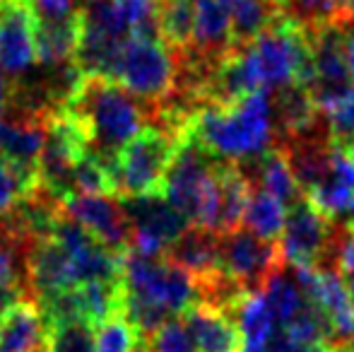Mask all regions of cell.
<instances>
[{"label":"cell","instance_id":"obj_1","mask_svg":"<svg viewBox=\"0 0 354 352\" xmlns=\"http://www.w3.org/2000/svg\"><path fill=\"white\" fill-rule=\"evenodd\" d=\"M181 138L193 140L217 160L236 165L258 160L277 142L270 92L258 89L234 104H203L183 126Z\"/></svg>","mask_w":354,"mask_h":352},{"label":"cell","instance_id":"obj_2","mask_svg":"<svg viewBox=\"0 0 354 352\" xmlns=\"http://www.w3.org/2000/svg\"><path fill=\"white\" fill-rule=\"evenodd\" d=\"M123 314L142 335H149L171 316H181L201 302L198 280L167 254L142 256L126 251L121 270Z\"/></svg>","mask_w":354,"mask_h":352},{"label":"cell","instance_id":"obj_3","mask_svg":"<svg viewBox=\"0 0 354 352\" xmlns=\"http://www.w3.org/2000/svg\"><path fill=\"white\" fill-rule=\"evenodd\" d=\"M66 109L82 123L89 152L102 157L109 167L121 147L149 126L147 104L102 75H84L66 102Z\"/></svg>","mask_w":354,"mask_h":352},{"label":"cell","instance_id":"obj_4","mask_svg":"<svg viewBox=\"0 0 354 352\" xmlns=\"http://www.w3.org/2000/svg\"><path fill=\"white\" fill-rule=\"evenodd\" d=\"M258 71L263 89L282 85H304L313 80L311 37L304 22L282 12L253 41L243 46Z\"/></svg>","mask_w":354,"mask_h":352},{"label":"cell","instance_id":"obj_5","mask_svg":"<svg viewBox=\"0 0 354 352\" xmlns=\"http://www.w3.org/2000/svg\"><path fill=\"white\" fill-rule=\"evenodd\" d=\"M217 157L207 155L193 140L181 138L178 150L162 183V193L193 227H212L217 201Z\"/></svg>","mask_w":354,"mask_h":352},{"label":"cell","instance_id":"obj_6","mask_svg":"<svg viewBox=\"0 0 354 352\" xmlns=\"http://www.w3.org/2000/svg\"><path fill=\"white\" fill-rule=\"evenodd\" d=\"M178 53L162 39H128L111 80L147 106L167 102L178 87Z\"/></svg>","mask_w":354,"mask_h":352},{"label":"cell","instance_id":"obj_7","mask_svg":"<svg viewBox=\"0 0 354 352\" xmlns=\"http://www.w3.org/2000/svg\"><path fill=\"white\" fill-rule=\"evenodd\" d=\"M178 150V138L157 126H145L133 136L111 165L116 196L162 193V183Z\"/></svg>","mask_w":354,"mask_h":352},{"label":"cell","instance_id":"obj_8","mask_svg":"<svg viewBox=\"0 0 354 352\" xmlns=\"http://www.w3.org/2000/svg\"><path fill=\"white\" fill-rule=\"evenodd\" d=\"M280 241H266L246 227L219 234V270L243 292H263L284 270Z\"/></svg>","mask_w":354,"mask_h":352},{"label":"cell","instance_id":"obj_9","mask_svg":"<svg viewBox=\"0 0 354 352\" xmlns=\"http://www.w3.org/2000/svg\"><path fill=\"white\" fill-rule=\"evenodd\" d=\"M340 234L335 220L326 217L306 196L287 207L282 232L284 263L292 268H328Z\"/></svg>","mask_w":354,"mask_h":352},{"label":"cell","instance_id":"obj_10","mask_svg":"<svg viewBox=\"0 0 354 352\" xmlns=\"http://www.w3.org/2000/svg\"><path fill=\"white\" fill-rule=\"evenodd\" d=\"M123 212L131 227V246L142 256H164L167 249L186 232L188 220L164 198V193L123 196Z\"/></svg>","mask_w":354,"mask_h":352},{"label":"cell","instance_id":"obj_11","mask_svg":"<svg viewBox=\"0 0 354 352\" xmlns=\"http://www.w3.org/2000/svg\"><path fill=\"white\" fill-rule=\"evenodd\" d=\"M306 29L313 51V80L308 92L313 94L318 109L326 113L342 94L354 87L345 61V24L321 22L306 24Z\"/></svg>","mask_w":354,"mask_h":352},{"label":"cell","instance_id":"obj_12","mask_svg":"<svg viewBox=\"0 0 354 352\" xmlns=\"http://www.w3.org/2000/svg\"><path fill=\"white\" fill-rule=\"evenodd\" d=\"M304 295L323 311L333 331V350L354 338V299L345 280L333 268H294Z\"/></svg>","mask_w":354,"mask_h":352},{"label":"cell","instance_id":"obj_13","mask_svg":"<svg viewBox=\"0 0 354 352\" xmlns=\"http://www.w3.org/2000/svg\"><path fill=\"white\" fill-rule=\"evenodd\" d=\"M61 210L109 249L126 254L131 246V227L121 198L106 193H71L61 201Z\"/></svg>","mask_w":354,"mask_h":352},{"label":"cell","instance_id":"obj_14","mask_svg":"<svg viewBox=\"0 0 354 352\" xmlns=\"http://www.w3.org/2000/svg\"><path fill=\"white\" fill-rule=\"evenodd\" d=\"M37 63L34 48V15L27 0L0 3V71L10 77L27 75Z\"/></svg>","mask_w":354,"mask_h":352},{"label":"cell","instance_id":"obj_15","mask_svg":"<svg viewBox=\"0 0 354 352\" xmlns=\"http://www.w3.org/2000/svg\"><path fill=\"white\" fill-rule=\"evenodd\" d=\"M270 92V111H272V126H275L277 140L287 138H301L308 133L323 131L326 116L318 109L313 94L304 85H282Z\"/></svg>","mask_w":354,"mask_h":352},{"label":"cell","instance_id":"obj_16","mask_svg":"<svg viewBox=\"0 0 354 352\" xmlns=\"http://www.w3.org/2000/svg\"><path fill=\"white\" fill-rule=\"evenodd\" d=\"M27 285L32 299L46 297L51 292L75 287V270L68 251L53 237L39 239L27 251Z\"/></svg>","mask_w":354,"mask_h":352},{"label":"cell","instance_id":"obj_17","mask_svg":"<svg viewBox=\"0 0 354 352\" xmlns=\"http://www.w3.org/2000/svg\"><path fill=\"white\" fill-rule=\"evenodd\" d=\"M214 176H217V201H214L210 232L229 234L243 225V215H246L248 201L253 193V181L241 165L227 160H217Z\"/></svg>","mask_w":354,"mask_h":352},{"label":"cell","instance_id":"obj_18","mask_svg":"<svg viewBox=\"0 0 354 352\" xmlns=\"http://www.w3.org/2000/svg\"><path fill=\"white\" fill-rule=\"evenodd\" d=\"M48 116L32 113H12L10 118H0V157L12 165L39 174V157L46 142Z\"/></svg>","mask_w":354,"mask_h":352},{"label":"cell","instance_id":"obj_19","mask_svg":"<svg viewBox=\"0 0 354 352\" xmlns=\"http://www.w3.org/2000/svg\"><path fill=\"white\" fill-rule=\"evenodd\" d=\"M181 316L196 340L198 352H243L241 333L224 309L210 302H196Z\"/></svg>","mask_w":354,"mask_h":352},{"label":"cell","instance_id":"obj_20","mask_svg":"<svg viewBox=\"0 0 354 352\" xmlns=\"http://www.w3.org/2000/svg\"><path fill=\"white\" fill-rule=\"evenodd\" d=\"M241 333L243 352H266L275 338V319L263 292H239L224 306Z\"/></svg>","mask_w":354,"mask_h":352},{"label":"cell","instance_id":"obj_21","mask_svg":"<svg viewBox=\"0 0 354 352\" xmlns=\"http://www.w3.org/2000/svg\"><path fill=\"white\" fill-rule=\"evenodd\" d=\"M46 321L34 299H19L0 316V352H44Z\"/></svg>","mask_w":354,"mask_h":352},{"label":"cell","instance_id":"obj_22","mask_svg":"<svg viewBox=\"0 0 354 352\" xmlns=\"http://www.w3.org/2000/svg\"><path fill=\"white\" fill-rule=\"evenodd\" d=\"M167 256L186 268L198 282L219 272V234L205 227H186L181 237L167 249Z\"/></svg>","mask_w":354,"mask_h":352},{"label":"cell","instance_id":"obj_23","mask_svg":"<svg viewBox=\"0 0 354 352\" xmlns=\"http://www.w3.org/2000/svg\"><path fill=\"white\" fill-rule=\"evenodd\" d=\"M80 41V12L68 19H34V48L39 66H66L75 61Z\"/></svg>","mask_w":354,"mask_h":352},{"label":"cell","instance_id":"obj_24","mask_svg":"<svg viewBox=\"0 0 354 352\" xmlns=\"http://www.w3.org/2000/svg\"><path fill=\"white\" fill-rule=\"evenodd\" d=\"M241 167L246 169V174L251 176V181L256 178L263 191L280 198L287 207L294 205L299 198H304V191H301V186H299L297 176H294L292 165H289L287 155H284V150L277 142L270 150L263 152L258 160L248 162V165H241Z\"/></svg>","mask_w":354,"mask_h":352},{"label":"cell","instance_id":"obj_25","mask_svg":"<svg viewBox=\"0 0 354 352\" xmlns=\"http://www.w3.org/2000/svg\"><path fill=\"white\" fill-rule=\"evenodd\" d=\"M232 19L234 46H246L284 12L277 0H219Z\"/></svg>","mask_w":354,"mask_h":352},{"label":"cell","instance_id":"obj_26","mask_svg":"<svg viewBox=\"0 0 354 352\" xmlns=\"http://www.w3.org/2000/svg\"><path fill=\"white\" fill-rule=\"evenodd\" d=\"M284 217H287V205L268 191H253L248 201L243 225L248 232L266 241H280L284 232Z\"/></svg>","mask_w":354,"mask_h":352},{"label":"cell","instance_id":"obj_27","mask_svg":"<svg viewBox=\"0 0 354 352\" xmlns=\"http://www.w3.org/2000/svg\"><path fill=\"white\" fill-rule=\"evenodd\" d=\"M196 24V0H159V37L174 51H188Z\"/></svg>","mask_w":354,"mask_h":352},{"label":"cell","instance_id":"obj_28","mask_svg":"<svg viewBox=\"0 0 354 352\" xmlns=\"http://www.w3.org/2000/svg\"><path fill=\"white\" fill-rule=\"evenodd\" d=\"M27 241L15 237L0 225V287H10V290H19L24 297L32 299L27 285Z\"/></svg>","mask_w":354,"mask_h":352},{"label":"cell","instance_id":"obj_29","mask_svg":"<svg viewBox=\"0 0 354 352\" xmlns=\"http://www.w3.org/2000/svg\"><path fill=\"white\" fill-rule=\"evenodd\" d=\"M94 352H145V335L121 311L94 326Z\"/></svg>","mask_w":354,"mask_h":352},{"label":"cell","instance_id":"obj_30","mask_svg":"<svg viewBox=\"0 0 354 352\" xmlns=\"http://www.w3.org/2000/svg\"><path fill=\"white\" fill-rule=\"evenodd\" d=\"M111 5L131 39H162L159 0H111Z\"/></svg>","mask_w":354,"mask_h":352},{"label":"cell","instance_id":"obj_31","mask_svg":"<svg viewBox=\"0 0 354 352\" xmlns=\"http://www.w3.org/2000/svg\"><path fill=\"white\" fill-rule=\"evenodd\" d=\"M39 188V174L12 165L0 157V220L8 217L22 201Z\"/></svg>","mask_w":354,"mask_h":352},{"label":"cell","instance_id":"obj_32","mask_svg":"<svg viewBox=\"0 0 354 352\" xmlns=\"http://www.w3.org/2000/svg\"><path fill=\"white\" fill-rule=\"evenodd\" d=\"M263 297H266L268 306L272 311V319H275V326H287L299 311L306 306V295L299 287V282H292L282 275H275L263 290Z\"/></svg>","mask_w":354,"mask_h":352},{"label":"cell","instance_id":"obj_33","mask_svg":"<svg viewBox=\"0 0 354 352\" xmlns=\"http://www.w3.org/2000/svg\"><path fill=\"white\" fill-rule=\"evenodd\" d=\"M73 193H106V196H116L111 167L102 157H97L94 152L87 150L73 167Z\"/></svg>","mask_w":354,"mask_h":352},{"label":"cell","instance_id":"obj_34","mask_svg":"<svg viewBox=\"0 0 354 352\" xmlns=\"http://www.w3.org/2000/svg\"><path fill=\"white\" fill-rule=\"evenodd\" d=\"M44 352H94V326L84 319L46 326Z\"/></svg>","mask_w":354,"mask_h":352},{"label":"cell","instance_id":"obj_35","mask_svg":"<svg viewBox=\"0 0 354 352\" xmlns=\"http://www.w3.org/2000/svg\"><path fill=\"white\" fill-rule=\"evenodd\" d=\"M145 352H198L183 316H171L145 335Z\"/></svg>","mask_w":354,"mask_h":352},{"label":"cell","instance_id":"obj_36","mask_svg":"<svg viewBox=\"0 0 354 352\" xmlns=\"http://www.w3.org/2000/svg\"><path fill=\"white\" fill-rule=\"evenodd\" d=\"M323 116H326L328 133L335 142H347L354 138V87L342 94Z\"/></svg>","mask_w":354,"mask_h":352},{"label":"cell","instance_id":"obj_37","mask_svg":"<svg viewBox=\"0 0 354 352\" xmlns=\"http://www.w3.org/2000/svg\"><path fill=\"white\" fill-rule=\"evenodd\" d=\"M34 19H68L80 12L75 0H27Z\"/></svg>","mask_w":354,"mask_h":352},{"label":"cell","instance_id":"obj_38","mask_svg":"<svg viewBox=\"0 0 354 352\" xmlns=\"http://www.w3.org/2000/svg\"><path fill=\"white\" fill-rule=\"evenodd\" d=\"M266 352H333L328 345H301V343H292L287 338H277L272 340L270 345L266 348Z\"/></svg>","mask_w":354,"mask_h":352},{"label":"cell","instance_id":"obj_39","mask_svg":"<svg viewBox=\"0 0 354 352\" xmlns=\"http://www.w3.org/2000/svg\"><path fill=\"white\" fill-rule=\"evenodd\" d=\"M345 61L354 85V24H345Z\"/></svg>","mask_w":354,"mask_h":352},{"label":"cell","instance_id":"obj_40","mask_svg":"<svg viewBox=\"0 0 354 352\" xmlns=\"http://www.w3.org/2000/svg\"><path fill=\"white\" fill-rule=\"evenodd\" d=\"M335 22L354 24V0H335Z\"/></svg>","mask_w":354,"mask_h":352},{"label":"cell","instance_id":"obj_41","mask_svg":"<svg viewBox=\"0 0 354 352\" xmlns=\"http://www.w3.org/2000/svg\"><path fill=\"white\" fill-rule=\"evenodd\" d=\"M19 299H29V297H24L19 290H10V287H0V316L5 314V311L10 309V306L15 304V302Z\"/></svg>","mask_w":354,"mask_h":352},{"label":"cell","instance_id":"obj_42","mask_svg":"<svg viewBox=\"0 0 354 352\" xmlns=\"http://www.w3.org/2000/svg\"><path fill=\"white\" fill-rule=\"evenodd\" d=\"M8 109H10V80L0 71V118H3V113H8Z\"/></svg>","mask_w":354,"mask_h":352},{"label":"cell","instance_id":"obj_43","mask_svg":"<svg viewBox=\"0 0 354 352\" xmlns=\"http://www.w3.org/2000/svg\"><path fill=\"white\" fill-rule=\"evenodd\" d=\"M347 230H354V196H352V201H350V207H347Z\"/></svg>","mask_w":354,"mask_h":352},{"label":"cell","instance_id":"obj_44","mask_svg":"<svg viewBox=\"0 0 354 352\" xmlns=\"http://www.w3.org/2000/svg\"><path fill=\"white\" fill-rule=\"evenodd\" d=\"M333 352H354V345L352 343H347V345H337Z\"/></svg>","mask_w":354,"mask_h":352},{"label":"cell","instance_id":"obj_45","mask_svg":"<svg viewBox=\"0 0 354 352\" xmlns=\"http://www.w3.org/2000/svg\"><path fill=\"white\" fill-rule=\"evenodd\" d=\"M340 145H342V147H347V150H350L352 155H354V138H350L347 142H340Z\"/></svg>","mask_w":354,"mask_h":352},{"label":"cell","instance_id":"obj_46","mask_svg":"<svg viewBox=\"0 0 354 352\" xmlns=\"http://www.w3.org/2000/svg\"><path fill=\"white\" fill-rule=\"evenodd\" d=\"M277 3H280V5H282V0H277ZM282 10H284V8H282Z\"/></svg>","mask_w":354,"mask_h":352},{"label":"cell","instance_id":"obj_47","mask_svg":"<svg viewBox=\"0 0 354 352\" xmlns=\"http://www.w3.org/2000/svg\"><path fill=\"white\" fill-rule=\"evenodd\" d=\"M282 8H284V0H282Z\"/></svg>","mask_w":354,"mask_h":352},{"label":"cell","instance_id":"obj_48","mask_svg":"<svg viewBox=\"0 0 354 352\" xmlns=\"http://www.w3.org/2000/svg\"><path fill=\"white\" fill-rule=\"evenodd\" d=\"M352 345H354V338H352Z\"/></svg>","mask_w":354,"mask_h":352},{"label":"cell","instance_id":"obj_49","mask_svg":"<svg viewBox=\"0 0 354 352\" xmlns=\"http://www.w3.org/2000/svg\"><path fill=\"white\" fill-rule=\"evenodd\" d=\"M0 3H5V0H0Z\"/></svg>","mask_w":354,"mask_h":352},{"label":"cell","instance_id":"obj_50","mask_svg":"<svg viewBox=\"0 0 354 352\" xmlns=\"http://www.w3.org/2000/svg\"><path fill=\"white\" fill-rule=\"evenodd\" d=\"M84 3H87V0H84Z\"/></svg>","mask_w":354,"mask_h":352}]
</instances>
